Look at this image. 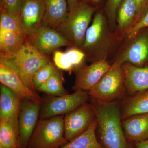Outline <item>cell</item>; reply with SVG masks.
<instances>
[{
	"mask_svg": "<svg viewBox=\"0 0 148 148\" xmlns=\"http://www.w3.org/2000/svg\"><path fill=\"white\" fill-rule=\"evenodd\" d=\"M54 65L50 61L36 72L33 76L32 80L35 89H37L38 88L47 81L57 71L56 66Z\"/></svg>",
	"mask_w": 148,
	"mask_h": 148,
	"instance_id": "26",
	"label": "cell"
},
{
	"mask_svg": "<svg viewBox=\"0 0 148 148\" xmlns=\"http://www.w3.org/2000/svg\"><path fill=\"white\" fill-rule=\"evenodd\" d=\"M50 61L47 56L40 53L27 38L16 52L1 56L0 64L16 72L26 85L35 91L32 81L33 76L38 69Z\"/></svg>",
	"mask_w": 148,
	"mask_h": 148,
	"instance_id": "3",
	"label": "cell"
},
{
	"mask_svg": "<svg viewBox=\"0 0 148 148\" xmlns=\"http://www.w3.org/2000/svg\"><path fill=\"white\" fill-rule=\"evenodd\" d=\"M27 38L38 51L45 56L62 47H72L71 42L57 30L42 24Z\"/></svg>",
	"mask_w": 148,
	"mask_h": 148,
	"instance_id": "12",
	"label": "cell"
},
{
	"mask_svg": "<svg viewBox=\"0 0 148 148\" xmlns=\"http://www.w3.org/2000/svg\"><path fill=\"white\" fill-rule=\"evenodd\" d=\"M137 22V8L135 1L123 0L117 12L115 32L119 40L123 42L127 32Z\"/></svg>",
	"mask_w": 148,
	"mask_h": 148,
	"instance_id": "17",
	"label": "cell"
},
{
	"mask_svg": "<svg viewBox=\"0 0 148 148\" xmlns=\"http://www.w3.org/2000/svg\"><path fill=\"white\" fill-rule=\"evenodd\" d=\"M39 91L49 95L61 96L69 94L63 84V78L57 70L47 81L37 88Z\"/></svg>",
	"mask_w": 148,
	"mask_h": 148,
	"instance_id": "25",
	"label": "cell"
},
{
	"mask_svg": "<svg viewBox=\"0 0 148 148\" xmlns=\"http://www.w3.org/2000/svg\"><path fill=\"white\" fill-rule=\"evenodd\" d=\"M84 52L78 48L72 47L65 52L56 50L53 55L54 65L61 70L69 72L75 70L84 66L86 61Z\"/></svg>",
	"mask_w": 148,
	"mask_h": 148,
	"instance_id": "20",
	"label": "cell"
},
{
	"mask_svg": "<svg viewBox=\"0 0 148 148\" xmlns=\"http://www.w3.org/2000/svg\"><path fill=\"white\" fill-rule=\"evenodd\" d=\"M40 100L25 99L21 101L18 116V148H28L38 123Z\"/></svg>",
	"mask_w": 148,
	"mask_h": 148,
	"instance_id": "10",
	"label": "cell"
},
{
	"mask_svg": "<svg viewBox=\"0 0 148 148\" xmlns=\"http://www.w3.org/2000/svg\"><path fill=\"white\" fill-rule=\"evenodd\" d=\"M127 95H131L148 89V67H140L129 63L121 65Z\"/></svg>",
	"mask_w": 148,
	"mask_h": 148,
	"instance_id": "16",
	"label": "cell"
},
{
	"mask_svg": "<svg viewBox=\"0 0 148 148\" xmlns=\"http://www.w3.org/2000/svg\"><path fill=\"white\" fill-rule=\"evenodd\" d=\"M26 0H1V8L12 13L20 14Z\"/></svg>",
	"mask_w": 148,
	"mask_h": 148,
	"instance_id": "28",
	"label": "cell"
},
{
	"mask_svg": "<svg viewBox=\"0 0 148 148\" xmlns=\"http://www.w3.org/2000/svg\"><path fill=\"white\" fill-rule=\"evenodd\" d=\"M26 39L21 24L20 14L12 13L1 8V56L9 55L16 52Z\"/></svg>",
	"mask_w": 148,
	"mask_h": 148,
	"instance_id": "7",
	"label": "cell"
},
{
	"mask_svg": "<svg viewBox=\"0 0 148 148\" xmlns=\"http://www.w3.org/2000/svg\"><path fill=\"white\" fill-rule=\"evenodd\" d=\"M98 7L84 1H80L69 10L66 21L58 29L71 42L72 47L80 48L92 16Z\"/></svg>",
	"mask_w": 148,
	"mask_h": 148,
	"instance_id": "4",
	"label": "cell"
},
{
	"mask_svg": "<svg viewBox=\"0 0 148 148\" xmlns=\"http://www.w3.org/2000/svg\"><path fill=\"white\" fill-rule=\"evenodd\" d=\"M122 42L111 29L105 14L99 11L94 15L80 49L85 54L86 60L93 63L108 60L116 52Z\"/></svg>",
	"mask_w": 148,
	"mask_h": 148,
	"instance_id": "1",
	"label": "cell"
},
{
	"mask_svg": "<svg viewBox=\"0 0 148 148\" xmlns=\"http://www.w3.org/2000/svg\"><path fill=\"white\" fill-rule=\"evenodd\" d=\"M123 0H106L105 15L111 29L114 32L116 29L117 12Z\"/></svg>",
	"mask_w": 148,
	"mask_h": 148,
	"instance_id": "27",
	"label": "cell"
},
{
	"mask_svg": "<svg viewBox=\"0 0 148 148\" xmlns=\"http://www.w3.org/2000/svg\"><path fill=\"white\" fill-rule=\"evenodd\" d=\"M96 120L91 103H84L66 114L64 118L65 137L68 142L78 137L88 129Z\"/></svg>",
	"mask_w": 148,
	"mask_h": 148,
	"instance_id": "11",
	"label": "cell"
},
{
	"mask_svg": "<svg viewBox=\"0 0 148 148\" xmlns=\"http://www.w3.org/2000/svg\"><path fill=\"white\" fill-rule=\"evenodd\" d=\"M89 98L88 92L78 90L72 94L48 98L40 111V118L66 114L86 103Z\"/></svg>",
	"mask_w": 148,
	"mask_h": 148,
	"instance_id": "9",
	"label": "cell"
},
{
	"mask_svg": "<svg viewBox=\"0 0 148 148\" xmlns=\"http://www.w3.org/2000/svg\"><path fill=\"white\" fill-rule=\"evenodd\" d=\"M126 93L121 64L114 63L103 76L88 92L92 101L98 103L116 102Z\"/></svg>",
	"mask_w": 148,
	"mask_h": 148,
	"instance_id": "5",
	"label": "cell"
},
{
	"mask_svg": "<svg viewBox=\"0 0 148 148\" xmlns=\"http://www.w3.org/2000/svg\"><path fill=\"white\" fill-rule=\"evenodd\" d=\"M97 127L95 120L86 131L58 148H103L96 136Z\"/></svg>",
	"mask_w": 148,
	"mask_h": 148,
	"instance_id": "24",
	"label": "cell"
},
{
	"mask_svg": "<svg viewBox=\"0 0 148 148\" xmlns=\"http://www.w3.org/2000/svg\"><path fill=\"white\" fill-rule=\"evenodd\" d=\"M45 10L42 25L59 29L69 14L67 0H44Z\"/></svg>",
	"mask_w": 148,
	"mask_h": 148,
	"instance_id": "19",
	"label": "cell"
},
{
	"mask_svg": "<svg viewBox=\"0 0 148 148\" xmlns=\"http://www.w3.org/2000/svg\"><path fill=\"white\" fill-rule=\"evenodd\" d=\"M113 56L111 64L129 63L148 67V28L140 30L132 38H125Z\"/></svg>",
	"mask_w": 148,
	"mask_h": 148,
	"instance_id": "8",
	"label": "cell"
},
{
	"mask_svg": "<svg viewBox=\"0 0 148 148\" xmlns=\"http://www.w3.org/2000/svg\"><path fill=\"white\" fill-rule=\"evenodd\" d=\"M0 120L18 114L21 101L9 88L2 84L0 88Z\"/></svg>",
	"mask_w": 148,
	"mask_h": 148,
	"instance_id": "23",
	"label": "cell"
},
{
	"mask_svg": "<svg viewBox=\"0 0 148 148\" xmlns=\"http://www.w3.org/2000/svg\"><path fill=\"white\" fill-rule=\"evenodd\" d=\"M127 140L137 143L148 140V113L135 115L121 120Z\"/></svg>",
	"mask_w": 148,
	"mask_h": 148,
	"instance_id": "18",
	"label": "cell"
},
{
	"mask_svg": "<svg viewBox=\"0 0 148 148\" xmlns=\"http://www.w3.org/2000/svg\"><path fill=\"white\" fill-rule=\"evenodd\" d=\"M135 148H148V140L135 143Z\"/></svg>",
	"mask_w": 148,
	"mask_h": 148,
	"instance_id": "31",
	"label": "cell"
},
{
	"mask_svg": "<svg viewBox=\"0 0 148 148\" xmlns=\"http://www.w3.org/2000/svg\"><path fill=\"white\" fill-rule=\"evenodd\" d=\"M18 116L0 120V148H18Z\"/></svg>",
	"mask_w": 148,
	"mask_h": 148,
	"instance_id": "22",
	"label": "cell"
},
{
	"mask_svg": "<svg viewBox=\"0 0 148 148\" xmlns=\"http://www.w3.org/2000/svg\"><path fill=\"white\" fill-rule=\"evenodd\" d=\"M63 115L40 119L33 133L28 148H58L67 143Z\"/></svg>",
	"mask_w": 148,
	"mask_h": 148,
	"instance_id": "6",
	"label": "cell"
},
{
	"mask_svg": "<svg viewBox=\"0 0 148 148\" xmlns=\"http://www.w3.org/2000/svg\"><path fill=\"white\" fill-rule=\"evenodd\" d=\"M91 104L96 117L99 142L103 148H132L122 126L119 103H101L91 100Z\"/></svg>",
	"mask_w": 148,
	"mask_h": 148,
	"instance_id": "2",
	"label": "cell"
},
{
	"mask_svg": "<svg viewBox=\"0 0 148 148\" xmlns=\"http://www.w3.org/2000/svg\"><path fill=\"white\" fill-rule=\"evenodd\" d=\"M89 1L93 3L94 5H95L96 6L98 7V6L100 5H101L102 0H89Z\"/></svg>",
	"mask_w": 148,
	"mask_h": 148,
	"instance_id": "33",
	"label": "cell"
},
{
	"mask_svg": "<svg viewBox=\"0 0 148 148\" xmlns=\"http://www.w3.org/2000/svg\"><path fill=\"white\" fill-rule=\"evenodd\" d=\"M110 66L111 64L107 60H100L88 66H82L76 71L73 90L88 92L108 71Z\"/></svg>",
	"mask_w": 148,
	"mask_h": 148,
	"instance_id": "13",
	"label": "cell"
},
{
	"mask_svg": "<svg viewBox=\"0 0 148 148\" xmlns=\"http://www.w3.org/2000/svg\"><path fill=\"white\" fill-rule=\"evenodd\" d=\"M0 81L13 91L21 101L25 99L40 100V97L26 85L17 73L2 64H0Z\"/></svg>",
	"mask_w": 148,
	"mask_h": 148,
	"instance_id": "15",
	"label": "cell"
},
{
	"mask_svg": "<svg viewBox=\"0 0 148 148\" xmlns=\"http://www.w3.org/2000/svg\"><path fill=\"white\" fill-rule=\"evenodd\" d=\"M120 107L121 120L129 117L148 113V89L125 98Z\"/></svg>",
	"mask_w": 148,
	"mask_h": 148,
	"instance_id": "21",
	"label": "cell"
},
{
	"mask_svg": "<svg viewBox=\"0 0 148 148\" xmlns=\"http://www.w3.org/2000/svg\"><path fill=\"white\" fill-rule=\"evenodd\" d=\"M81 0H67L68 3V6H69V9H71L75 5H76Z\"/></svg>",
	"mask_w": 148,
	"mask_h": 148,
	"instance_id": "32",
	"label": "cell"
},
{
	"mask_svg": "<svg viewBox=\"0 0 148 148\" xmlns=\"http://www.w3.org/2000/svg\"><path fill=\"white\" fill-rule=\"evenodd\" d=\"M45 10L44 0H26L20 12L22 27L27 38L41 25Z\"/></svg>",
	"mask_w": 148,
	"mask_h": 148,
	"instance_id": "14",
	"label": "cell"
},
{
	"mask_svg": "<svg viewBox=\"0 0 148 148\" xmlns=\"http://www.w3.org/2000/svg\"><path fill=\"white\" fill-rule=\"evenodd\" d=\"M147 28H148V11L142 18L138 20L132 29L127 32L125 38H132L137 34L140 30Z\"/></svg>",
	"mask_w": 148,
	"mask_h": 148,
	"instance_id": "29",
	"label": "cell"
},
{
	"mask_svg": "<svg viewBox=\"0 0 148 148\" xmlns=\"http://www.w3.org/2000/svg\"><path fill=\"white\" fill-rule=\"evenodd\" d=\"M134 1L137 8L138 22L148 11V0H134Z\"/></svg>",
	"mask_w": 148,
	"mask_h": 148,
	"instance_id": "30",
	"label": "cell"
}]
</instances>
